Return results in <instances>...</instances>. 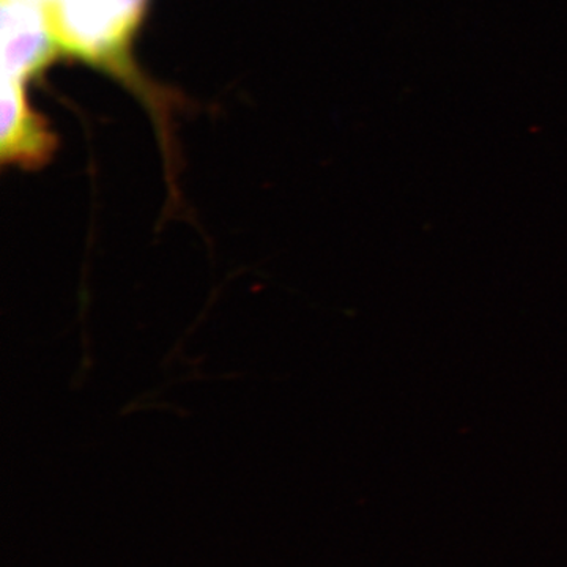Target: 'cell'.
<instances>
[{"label":"cell","mask_w":567,"mask_h":567,"mask_svg":"<svg viewBox=\"0 0 567 567\" xmlns=\"http://www.w3.org/2000/svg\"><path fill=\"white\" fill-rule=\"evenodd\" d=\"M54 151L55 137L29 104L24 82L2 80V163L37 169Z\"/></svg>","instance_id":"obj_3"},{"label":"cell","mask_w":567,"mask_h":567,"mask_svg":"<svg viewBox=\"0 0 567 567\" xmlns=\"http://www.w3.org/2000/svg\"><path fill=\"white\" fill-rule=\"evenodd\" d=\"M61 51L37 0H2V80L28 81Z\"/></svg>","instance_id":"obj_2"},{"label":"cell","mask_w":567,"mask_h":567,"mask_svg":"<svg viewBox=\"0 0 567 567\" xmlns=\"http://www.w3.org/2000/svg\"><path fill=\"white\" fill-rule=\"evenodd\" d=\"M61 51L99 65L130 87L151 92L132 59L148 0H37Z\"/></svg>","instance_id":"obj_1"}]
</instances>
